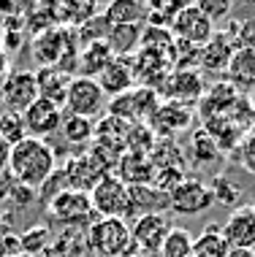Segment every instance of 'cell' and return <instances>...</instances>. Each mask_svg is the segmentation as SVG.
<instances>
[{
  "label": "cell",
  "instance_id": "cell-30",
  "mask_svg": "<svg viewBox=\"0 0 255 257\" xmlns=\"http://www.w3.org/2000/svg\"><path fill=\"white\" fill-rule=\"evenodd\" d=\"M209 192H212V200H215V203H223V206H231V208H239L242 206V198H244V190L233 182V179L225 176V173H217V176L212 179Z\"/></svg>",
  "mask_w": 255,
  "mask_h": 257
},
{
  "label": "cell",
  "instance_id": "cell-43",
  "mask_svg": "<svg viewBox=\"0 0 255 257\" xmlns=\"http://www.w3.org/2000/svg\"><path fill=\"white\" fill-rule=\"evenodd\" d=\"M19 257H27V254H19Z\"/></svg>",
  "mask_w": 255,
  "mask_h": 257
},
{
  "label": "cell",
  "instance_id": "cell-13",
  "mask_svg": "<svg viewBox=\"0 0 255 257\" xmlns=\"http://www.w3.org/2000/svg\"><path fill=\"white\" fill-rule=\"evenodd\" d=\"M25 119V130L30 138H49L60 130V122H63V108L54 106V103L38 98L36 103H33L30 108L22 114Z\"/></svg>",
  "mask_w": 255,
  "mask_h": 257
},
{
  "label": "cell",
  "instance_id": "cell-28",
  "mask_svg": "<svg viewBox=\"0 0 255 257\" xmlns=\"http://www.w3.org/2000/svg\"><path fill=\"white\" fill-rule=\"evenodd\" d=\"M231 246L223 238L220 225H209L201 235L193 238V257H228Z\"/></svg>",
  "mask_w": 255,
  "mask_h": 257
},
{
  "label": "cell",
  "instance_id": "cell-12",
  "mask_svg": "<svg viewBox=\"0 0 255 257\" xmlns=\"http://www.w3.org/2000/svg\"><path fill=\"white\" fill-rule=\"evenodd\" d=\"M190 122H193V108L171 100H160V106L155 108V114L149 116L147 124L155 133V138H174L177 133L188 130Z\"/></svg>",
  "mask_w": 255,
  "mask_h": 257
},
{
  "label": "cell",
  "instance_id": "cell-40",
  "mask_svg": "<svg viewBox=\"0 0 255 257\" xmlns=\"http://www.w3.org/2000/svg\"><path fill=\"white\" fill-rule=\"evenodd\" d=\"M228 257H255V249H231Z\"/></svg>",
  "mask_w": 255,
  "mask_h": 257
},
{
  "label": "cell",
  "instance_id": "cell-42",
  "mask_svg": "<svg viewBox=\"0 0 255 257\" xmlns=\"http://www.w3.org/2000/svg\"><path fill=\"white\" fill-rule=\"evenodd\" d=\"M250 95H252V103H255V87H252V92H250Z\"/></svg>",
  "mask_w": 255,
  "mask_h": 257
},
{
  "label": "cell",
  "instance_id": "cell-21",
  "mask_svg": "<svg viewBox=\"0 0 255 257\" xmlns=\"http://www.w3.org/2000/svg\"><path fill=\"white\" fill-rule=\"evenodd\" d=\"M225 76H228L225 81L236 92H252V87H255V52L239 46L233 52L228 68H225Z\"/></svg>",
  "mask_w": 255,
  "mask_h": 257
},
{
  "label": "cell",
  "instance_id": "cell-5",
  "mask_svg": "<svg viewBox=\"0 0 255 257\" xmlns=\"http://www.w3.org/2000/svg\"><path fill=\"white\" fill-rule=\"evenodd\" d=\"M90 203L98 219H125L128 217V184H122L114 173H106L90 190Z\"/></svg>",
  "mask_w": 255,
  "mask_h": 257
},
{
  "label": "cell",
  "instance_id": "cell-34",
  "mask_svg": "<svg viewBox=\"0 0 255 257\" xmlns=\"http://www.w3.org/2000/svg\"><path fill=\"white\" fill-rule=\"evenodd\" d=\"M109 27H112V25L106 22V17H103V14H95L93 19H87L84 25H79V30H76L79 46L93 44V41H106V36H109Z\"/></svg>",
  "mask_w": 255,
  "mask_h": 257
},
{
  "label": "cell",
  "instance_id": "cell-3",
  "mask_svg": "<svg viewBox=\"0 0 255 257\" xmlns=\"http://www.w3.org/2000/svg\"><path fill=\"white\" fill-rule=\"evenodd\" d=\"M46 211L54 222H60L63 227H73V230H87L95 219L93 203H90V192L79 190H63L54 198L46 200Z\"/></svg>",
  "mask_w": 255,
  "mask_h": 257
},
{
  "label": "cell",
  "instance_id": "cell-23",
  "mask_svg": "<svg viewBox=\"0 0 255 257\" xmlns=\"http://www.w3.org/2000/svg\"><path fill=\"white\" fill-rule=\"evenodd\" d=\"M114 60L112 49L106 46V41H93V44L79 46V73L76 76H87V79H98L103 73V68Z\"/></svg>",
  "mask_w": 255,
  "mask_h": 257
},
{
  "label": "cell",
  "instance_id": "cell-36",
  "mask_svg": "<svg viewBox=\"0 0 255 257\" xmlns=\"http://www.w3.org/2000/svg\"><path fill=\"white\" fill-rule=\"evenodd\" d=\"M239 163H242V168L247 173H255V130L250 133H244L242 144H239Z\"/></svg>",
  "mask_w": 255,
  "mask_h": 257
},
{
  "label": "cell",
  "instance_id": "cell-44",
  "mask_svg": "<svg viewBox=\"0 0 255 257\" xmlns=\"http://www.w3.org/2000/svg\"><path fill=\"white\" fill-rule=\"evenodd\" d=\"M252 211H255V203H252Z\"/></svg>",
  "mask_w": 255,
  "mask_h": 257
},
{
  "label": "cell",
  "instance_id": "cell-14",
  "mask_svg": "<svg viewBox=\"0 0 255 257\" xmlns=\"http://www.w3.org/2000/svg\"><path fill=\"white\" fill-rule=\"evenodd\" d=\"M231 249H255V211L252 206H239L231 211L225 225L220 227Z\"/></svg>",
  "mask_w": 255,
  "mask_h": 257
},
{
  "label": "cell",
  "instance_id": "cell-2",
  "mask_svg": "<svg viewBox=\"0 0 255 257\" xmlns=\"http://www.w3.org/2000/svg\"><path fill=\"white\" fill-rule=\"evenodd\" d=\"M90 257H128L136 252L130 238V222L125 219H95L87 227Z\"/></svg>",
  "mask_w": 255,
  "mask_h": 257
},
{
  "label": "cell",
  "instance_id": "cell-9",
  "mask_svg": "<svg viewBox=\"0 0 255 257\" xmlns=\"http://www.w3.org/2000/svg\"><path fill=\"white\" fill-rule=\"evenodd\" d=\"M0 100L6 103V111L25 114V111L38 100L36 73L33 71H11L3 81H0Z\"/></svg>",
  "mask_w": 255,
  "mask_h": 257
},
{
  "label": "cell",
  "instance_id": "cell-8",
  "mask_svg": "<svg viewBox=\"0 0 255 257\" xmlns=\"http://www.w3.org/2000/svg\"><path fill=\"white\" fill-rule=\"evenodd\" d=\"M206 92L204 87V79H201V71H171L163 81V87L157 89L160 100H171V103H179V106H198Z\"/></svg>",
  "mask_w": 255,
  "mask_h": 257
},
{
  "label": "cell",
  "instance_id": "cell-37",
  "mask_svg": "<svg viewBox=\"0 0 255 257\" xmlns=\"http://www.w3.org/2000/svg\"><path fill=\"white\" fill-rule=\"evenodd\" d=\"M236 41H239L242 49H252L255 52V17L236 22Z\"/></svg>",
  "mask_w": 255,
  "mask_h": 257
},
{
  "label": "cell",
  "instance_id": "cell-41",
  "mask_svg": "<svg viewBox=\"0 0 255 257\" xmlns=\"http://www.w3.org/2000/svg\"><path fill=\"white\" fill-rule=\"evenodd\" d=\"M250 127H252V130H255V108H252V111H250Z\"/></svg>",
  "mask_w": 255,
  "mask_h": 257
},
{
  "label": "cell",
  "instance_id": "cell-10",
  "mask_svg": "<svg viewBox=\"0 0 255 257\" xmlns=\"http://www.w3.org/2000/svg\"><path fill=\"white\" fill-rule=\"evenodd\" d=\"M215 200H212L209 184L201 182V179H190V176L168 195V211L179 214V217H198Z\"/></svg>",
  "mask_w": 255,
  "mask_h": 257
},
{
  "label": "cell",
  "instance_id": "cell-20",
  "mask_svg": "<svg viewBox=\"0 0 255 257\" xmlns=\"http://www.w3.org/2000/svg\"><path fill=\"white\" fill-rule=\"evenodd\" d=\"M114 176L128 187H141V184H152L155 168H152V163H149L147 155L125 152V155L120 157V163H117V168H114Z\"/></svg>",
  "mask_w": 255,
  "mask_h": 257
},
{
  "label": "cell",
  "instance_id": "cell-22",
  "mask_svg": "<svg viewBox=\"0 0 255 257\" xmlns=\"http://www.w3.org/2000/svg\"><path fill=\"white\" fill-rule=\"evenodd\" d=\"M141 30L144 25H112L106 36V46L114 57H133L141 49Z\"/></svg>",
  "mask_w": 255,
  "mask_h": 257
},
{
  "label": "cell",
  "instance_id": "cell-18",
  "mask_svg": "<svg viewBox=\"0 0 255 257\" xmlns=\"http://www.w3.org/2000/svg\"><path fill=\"white\" fill-rule=\"evenodd\" d=\"M36 73V87H38V98L54 103V106L63 108L65 103V92H68V84H71L73 76H68L65 71H60L57 65H44L38 68Z\"/></svg>",
  "mask_w": 255,
  "mask_h": 257
},
{
  "label": "cell",
  "instance_id": "cell-45",
  "mask_svg": "<svg viewBox=\"0 0 255 257\" xmlns=\"http://www.w3.org/2000/svg\"><path fill=\"white\" fill-rule=\"evenodd\" d=\"M81 257H90V254H81Z\"/></svg>",
  "mask_w": 255,
  "mask_h": 257
},
{
  "label": "cell",
  "instance_id": "cell-16",
  "mask_svg": "<svg viewBox=\"0 0 255 257\" xmlns=\"http://www.w3.org/2000/svg\"><path fill=\"white\" fill-rule=\"evenodd\" d=\"M103 89L106 98H117V95H125L136 87V79H133V62L130 57H114L103 68V73L95 79Z\"/></svg>",
  "mask_w": 255,
  "mask_h": 257
},
{
  "label": "cell",
  "instance_id": "cell-29",
  "mask_svg": "<svg viewBox=\"0 0 255 257\" xmlns=\"http://www.w3.org/2000/svg\"><path fill=\"white\" fill-rule=\"evenodd\" d=\"M19 246L27 257H46L52 246V230L46 225H33L25 233H19Z\"/></svg>",
  "mask_w": 255,
  "mask_h": 257
},
{
  "label": "cell",
  "instance_id": "cell-39",
  "mask_svg": "<svg viewBox=\"0 0 255 257\" xmlns=\"http://www.w3.org/2000/svg\"><path fill=\"white\" fill-rule=\"evenodd\" d=\"M9 155H11V147L3 141V138H0V173H3L6 165H9Z\"/></svg>",
  "mask_w": 255,
  "mask_h": 257
},
{
  "label": "cell",
  "instance_id": "cell-26",
  "mask_svg": "<svg viewBox=\"0 0 255 257\" xmlns=\"http://www.w3.org/2000/svg\"><path fill=\"white\" fill-rule=\"evenodd\" d=\"M109 25H144L147 19V6L136 3V0H117L109 3L106 9H101Z\"/></svg>",
  "mask_w": 255,
  "mask_h": 257
},
{
  "label": "cell",
  "instance_id": "cell-27",
  "mask_svg": "<svg viewBox=\"0 0 255 257\" xmlns=\"http://www.w3.org/2000/svg\"><path fill=\"white\" fill-rule=\"evenodd\" d=\"M149 163H152L155 171H160V168H182L185 171L188 157L179 149L177 138H157L152 152H149Z\"/></svg>",
  "mask_w": 255,
  "mask_h": 257
},
{
  "label": "cell",
  "instance_id": "cell-24",
  "mask_svg": "<svg viewBox=\"0 0 255 257\" xmlns=\"http://www.w3.org/2000/svg\"><path fill=\"white\" fill-rule=\"evenodd\" d=\"M60 136L68 147H87L93 144V136H95V122L93 119H84V116H76V114H68L63 111V122H60Z\"/></svg>",
  "mask_w": 255,
  "mask_h": 257
},
{
  "label": "cell",
  "instance_id": "cell-7",
  "mask_svg": "<svg viewBox=\"0 0 255 257\" xmlns=\"http://www.w3.org/2000/svg\"><path fill=\"white\" fill-rule=\"evenodd\" d=\"M171 217L168 214H144V217L130 222V238H133L136 252L152 257L160 252L166 235L171 233Z\"/></svg>",
  "mask_w": 255,
  "mask_h": 257
},
{
  "label": "cell",
  "instance_id": "cell-6",
  "mask_svg": "<svg viewBox=\"0 0 255 257\" xmlns=\"http://www.w3.org/2000/svg\"><path fill=\"white\" fill-rule=\"evenodd\" d=\"M239 49V41H236V19H231L225 25V30H215L206 44L201 46V57H198V68L206 73H225L228 62L233 57V52Z\"/></svg>",
  "mask_w": 255,
  "mask_h": 257
},
{
  "label": "cell",
  "instance_id": "cell-4",
  "mask_svg": "<svg viewBox=\"0 0 255 257\" xmlns=\"http://www.w3.org/2000/svg\"><path fill=\"white\" fill-rule=\"evenodd\" d=\"M106 103H109V98L103 95V89L95 79L73 76L71 84H68V92H65V103H63L65 108L63 111L95 122V119H101V116L106 114Z\"/></svg>",
  "mask_w": 255,
  "mask_h": 257
},
{
  "label": "cell",
  "instance_id": "cell-19",
  "mask_svg": "<svg viewBox=\"0 0 255 257\" xmlns=\"http://www.w3.org/2000/svg\"><path fill=\"white\" fill-rule=\"evenodd\" d=\"M128 130H130L128 122L103 114L101 119L95 122L93 144H98V147L114 152V155H125V149H128Z\"/></svg>",
  "mask_w": 255,
  "mask_h": 257
},
{
  "label": "cell",
  "instance_id": "cell-17",
  "mask_svg": "<svg viewBox=\"0 0 255 257\" xmlns=\"http://www.w3.org/2000/svg\"><path fill=\"white\" fill-rule=\"evenodd\" d=\"M242 100L239 92L233 89L228 81H217L204 92L201 98V119H217V116H231V108H236V103Z\"/></svg>",
  "mask_w": 255,
  "mask_h": 257
},
{
  "label": "cell",
  "instance_id": "cell-11",
  "mask_svg": "<svg viewBox=\"0 0 255 257\" xmlns=\"http://www.w3.org/2000/svg\"><path fill=\"white\" fill-rule=\"evenodd\" d=\"M168 30H171V36H174L177 41H188V44L198 46V49L215 36V25L198 11L196 3H185L182 11L174 17V22H171Z\"/></svg>",
  "mask_w": 255,
  "mask_h": 257
},
{
  "label": "cell",
  "instance_id": "cell-31",
  "mask_svg": "<svg viewBox=\"0 0 255 257\" xmlns=\"http://www.w3.org/2000/svg\"><path fill=\"white\" fill-rule=\"evenodd\" d=\"M171 46H174V36H171L168 27L144 25V30H141V49H144V52H155V54L168 57Z\"/></svg>",
  "mask_w": 255,
  "mask_h": 257
},
{
  "label": "cell",
  "instance_id": "cell-38",
  "mask_svg": "<svg viewBox=\"0 0 255 257\" xmlns=\"http://www.w3.org/2000/svg\"><path fill=\"white\" fill-rule=\"evenodd\" d=\"M22 246H19V235L14 233H3L0 235V257H19Z\"/></svg>",
  "mask_w": 255,
  "mask_h": 257
},
{
  "label": "cell",
  "instance_id": "cell-1",
  "mask_svg": "<svg viewBox=\"0 0 255 257\" xmlns=\"http://www.w3.org/2000/svg\"><path fill=\"white\" fill-rule=\"evenodd\" d=\"M6 176L14 184L25 187V190H41L57 171V155L54 147L44 138H22L19 144L11 147L9 165H6Z\"/></svg>",
  "mask_w": 255,
  "mask_h": 257
},
{
  "label": "cell",
  "instance_id": "cell-25",
  "mask_svg": "<svg viewBox=\"0 0 255 257\" xmlns=\"http://www.w3.org/2000/svg\"><path fill=\"white\" fill-rule=\"evenodd\" d=\"M185 157H190L196 165H215L223 160V152L217 149V144L212 141V136L204 127H196L190 133V144H188Z\"/></svg>",
  "mask_w": 255,
  "mask_h": 257
},
{
  "label": "cell",
  "instance_id": "cell-15",
  "mask_svg": "<svg viewBox=\"0 0 255 257\" xmlns=\"http://www.w3.org/2000/svg\"><path fill=\"white\" fill-rule=\"evenodd\" d=\"M144 214H168V195L157 192L152 184H141V187H128V217L139 219Z\"/></svg>",
  "mask_w": 255,
  "mask_h": 257
},
{
  "label": "cell",
  "instance_id": "cell-32",
  "mask_svg": "<svg viewBox=\"0 0 255 257\" xmlns=\"http://www.w3.org/2000/svg\"><path fill=\"white\" fill-rule=\"evenodd\" d=\"M157 257H193V235L185 227H171Z\"/></svg>",
  "mask_w": 255,
  "mask_h": 257
},
{
  "label": "cell",
  "instance_id": "cell-35",
  "mask_svg": "<svg viewBox=\"0 0 255 257\" xmlns=\"http://www.w3.org/2000/svg\"><path fill=\"white\" fill-rule=\"evenodd\" d=\"M196 6H198V11H201L212 25L223 22V19L231 14V3H228V0H198Z\"/></svg>",
  "mask_w": 255,
  "mask_h": 257
},
{
  "label": "cell",
  "instance_id": "cell-33",
  "mask_svg": "<svg viewBox=\"0 0 255 257\" xmlns=\"http://www.w3.org/2000/svg\"><path fill=\"white\" fill-rule=\"evenodd\" d=\"M0 138H3L9 147H14V144H19L22 138H27L22 114H14V111H3V114H0Z\"/></svg>",
  "mask_w": 255,
  "mask_h": 257
}]
</instances>
